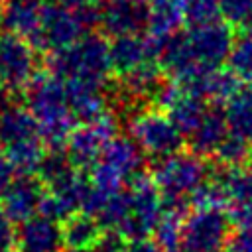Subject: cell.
Instances as JSON below:
<instances>
[{
  "mask_svg": "<svg viewBox=\"0 0 252 252\" xmlns=\"http://www.w3.org/2000/svg\"><path fill=\"white\" fill-rule=\"evenodd\" d=\"M63 252H77V250H63Z\"/></svg>",
  "mask_w": 252,
  "mask_h": 252,
  "instance_id": "cell-42",
  "label": "cell"
},
{
  "mask_svg": "<svg viewBox=\"0 0 252 252\" xmlns=\"http://www.w3.org/2000/svg\"><path fill=\"white\" fill-rule=\"evenodd\" d=\"M85 30L75 14V10L57 4H43L41 20L37 32L32 35L30 43L41 51H59L83 37Z\"/></svg>",
  "mask_w": 252,
  "mask_h": 252,
  "instance_id": "cell-9",
  "label": "cell"
},
{
  "mask_svg": "<svg viewBox=\"0 0 252 252\" xmlns=\"http://www.w3.org/2000/svg\"><path fill=\"white\" fill-rule=\"evenodd\" d=\"M183 22L191 28H201L213 22H219L220 16V2L219 0H177Z\"/></svg>",
  "mask_w": 252,
  "mask_h": 252,
  "instance_id": "cell-28",
  "label": "cell"
},
{
  "mask_svg": "<svg viewBox=\"0 0 252 252\" xmlns=\"http://www.w3.org/2000/svg\"><path fill=\"white\" fill-rule=\"evenodd\" d=\"M87 2H89V0H59V4H61V6L71 8V10H75V8H79V6L87 4Z\"/></svg>",
  "mask_w": 252,
  "mask_h": 252,
  "instance_id": "cell-40",
  "label": "cell"
},
{
  "mask_svg": "<svg viewBox=\"0 0 252 252\" xmlns=\"http://www.w3.org/2000/svg\"><path fill=\"white\" fill-rule=\"evenodd\" d=\"M222 252H252V228H238L232 232Z\"/></svg>",
  "mask_w": 252,
  "mask_h": 252,
  "instance_id": "cell-35",
  "label": "cell"
},
{
  "mask_svg": "<svg viewBox=\"0 0 252 252\" xmlns=\"http://www.w3.org/2000/svg\"><path fill=\"white\" fill-rule=\"evenodd\" d=\"M211 183L222 197L224 209L252 199V167L219 165L211 175Z\"/></svg>",
  "mask_w": 252,
  "mask_h": 252,
  "instance_id": "cell-16",
  "label": "cell"
},
{
  "mask_svg": "<svg viewBox=\"0 0 252 252\" xmlns=\"http://www.w3.org/2000/svg\"><path fill=\"white\" fill-rule=\"evenodd\" d=\"M26 108L37 122L41 142L47 144L49 150H65L75 130L67 83L51 73L35 75L26 89Z\"/></svg>",
  "mask_w": 252,
  "mask_h": 252,
  "instance_id": "cell-1",
  "label": "cell"
},
{
  "mask_svg": "<svg viewBox=\"0 0 252 252\" xmlns=\"http://www.w3.org/2000/svg\"><path fill=\"white\" fill-rule=\"evenodd\" d=\"M8 0H0V18H2V12H4V6H6Z\"/></svg>",
  "mask_w": 252,
  "mask_h": 252,
  "instance_id": "cell-41",
  "label": "cell"
},
{
  "mask_svg": "<svg viewBox=\"0 0 252 252\" xmlns=\"http://www.w3.org/2000/svg\"><path fill=\"white\" fill-rule=\"evenodd\" d=\"M228 132L244 140H252V85H242L224 104Z\"/></svg>",
  "mask_w": 252,
  "mask_h": 252,
  "instance_id": "cell-22",
  "label": "cell"
},
{
  "mask_svg": "<svg viewBox=\"0 0 252 252\" xmlns=\"http://www.w3.org/2000/svg\"><path fill=\"white\" fill-rule=\"evenodd\" d=\"M181 22L183 14L177 0H150V18L146 28L150 39H167L169 35L177 33Z\"/></svg>",
  "mask_w": 252,
  "mask_h": 252,
  "instance_id": "cell-24",
  "label": "cell"
},
{
  "mask_svg": "<svg viewBox=\"0 0 252 252\" xmlns=\"http://www.w3.org/2000/svg\"><path fill=\"white\" fill-rule=\"evenodd\" d=\"M230 224L222 209H193L183 219L179 252H222L232 234Z\"/></svg>",
  "mask_w": 252,
  "mask_h": 252,
  "instance_id": "cell-5",
  "label": "cell"
},
{
  "mask_svg": "<svg viewBox=\"0 0 252 252\" xmlns=\"http://www.w3.org/2000/svg\"><path fill=\"white\" fill-rule=\"evenodd\" d=\"M98 161L130 183L144 175V152L132 136H114L104 146Z\"/></svg>",
  "mask_w": 252,
  "mask_h": 252,
  "instance_id": "cell-14",
  "label": "cell"
},
{
  "mask_svg": "<svg viewBox=\"0 0 252 252\" xmlns=\"http://www.w3.org/2000/svg\"><path fill=\"white\" fill-rule=\"evenodd\" d=\"M130 136L146 156L156 159H163L181 152L185 142V136L173 124V120L158 110H138L132 114Z\"/></svg>",
  "mask_w": 252,
  "mask_h": 252,
  "instance_id": "cell-4",
  "label": "cell"
},
{
  "mask_svg": "<svg viewBox=\"0 0 252 252\" xmlns=\"http://www.w3.org/2000/svg\"><path fill=\"white\" fill-rule=\"evenodd\" d=\"M250 156H252V146L248 144V140L234 136L230 132L215 154L219 165H244L250 159Z\"/></svg>",
  "mask_w": 252,
  "mask_h": 252,
  "instance_id": "cell-32",
  "label": "cell"
},
{
  "mask_svg": "<svg viewBox=\"0 0 252 252\" xmlns=\"http://www.w3.org/2000/svg\"><path fill=\"white\" fill-rule=\"evenodd\" d=\"M67 96L69 108L75 122H94L106 114V96L102 85L83 83V81H69L67 83Z\"/></svg>",
  "mask_w": 252,
  "mask_h": 252,
  "instance_id": "cell-17",
  "label": "cell"
},
{
  "mask_svg": "<svg viewBox=\"0 0 252 252\" xmlns=\"http://www.w3.org/2000/svg\"><path fill=\"white\" fill-rule=\"evenodd\" d=\"M14 248L16 252H63V224L35 215L16 230Z\"/></svg>",
  "mask_w": 252,
  "mask_h": 252,
  "instance_id": "cell-13",
  "label": "cell"
},
{
  "mask_svg": "<svg viewBox=\"0 0 252 252\" xmlns=\"http://www.w3.org/2000/svg\"><path fill=\"white\" fill-rule=\"evenodd\" d=\"M49 73L69 81H83L104 85L108 73L112 71L110 63V43L96 33H87L73 45L53 51L47 57Z\"/></svg>",
  "mask_w": 252,
  "mask_h": 252,
  "instance_id": "cell-3",
  "label": "cell"
},
{
  "mask_svg": "<svg viewBox=\"0 0 252 252\" xmlns=\"http://www.w3.org/2000/svg\"><path fill=\"white\" fill-rule=\"evenodd\" d=\"M43 183L33 175H18L0 195V211L12 222H26L37 215L43 199Z\"/></svg>",
  "mask_w": 252,
  "mask_h": 252,
  "instance_id": "cell-11",
  "label": "cell"
},
{
  "mask_svg": "<svg viewBox=\"0 0 252 252\" xmlns=\"http://www.w3.org/2000/svg\"><path fill=\"white\" fill-rule=\"evenodd\" d=\"M220 2V16L228 26L252 28V0H219Z\"/></svg>",
  "mask_w": 252,
  "mask_h": 252,
  "instance_id": "cell-33",
  "label": "cell"
},
{
  "mask_svg": "<svg viewBox=\"0 0 252 252\" xmlns=\"http://www.w3.org/2000/svg\"><path fill=\"white\" fill-rule=\"evenodd\" d=\"M104 2H106V0H104Z\"/></svg>",
  "mask_w": 252,
  "mask_h": 252,
  "instance_id": "cell-43",
  "label": "cell"
},
{
  "mask_svg": "<svg viewBox=\"0 0 252 252\" xmlns=\"http://www.w3.org/2000/svg\"><path fill=\"white\" fill-rule=\"evenodd\" d=\"M124 252H165V250L156 240L142 238V240H130L126 244V250Z\"/></svg>",
  "mask_w": 252,
  "mask_h": 252,
  "instance_id": "cell-39",
  "label": "cell"
},
{
  "mask_svg": "<svg viewBox=\"0 0 252 252\" xmlns=\"http://www.w3.org/2000/svg\"><path fill=\"white\" fill-rule=\"evenodd\" d=\"M14 167L10 163V159L6 158L4 152H0V195L4 193V189L14 181Z\"/></svg>",
  "mask_w": 252,
  "mask_h": 252,
  "instance_id": "cell-38",
  "label": "cell"
},
{
  "mask_svg": "<svg viewBox=\"0 0 252 252\" xmlns=\"http://www.w3.org/2000/svg\"><path fill=\"white\" fill-rule=\"evenodd\" d=\"M181 232H183V215L163 211L159 222L154 228L156 242L165 252H179L181 250Z\"/></svg>",
  "mask_w": 252,
  "mask_h": 252,
  "instance_id": "cell-30",
  "label": "cell"
},
{
  "mask_svg": "<svg viewBox=\"0 0 252 252\" xmlns=\"http://www.w3.org/2000/svg\"><path fill=\"white\" fill-rule=\"evenodd\" d=\"M77 169L73 167L65 150H49V152H45V156L41 159V165L37 169V175H39L37 179L43 185H49V189H51V187L63 183Z\"/></svg>",
  "mask_w": 252,
  "mask_h": 252,
  "instance_id": "cell-27",
  "label": "cell"
},
{
  "mask_svg": "<svg viewBox=\"0 0 252 252\" xmlns=\"http://www.w3.org/2000/svg\"><path fill=\"white\" fill-rule=\"evenodd\" d=\"M4 154L10 159V163L18 175H33V173H37V169L41 165L45 150H43L41 138L35 136V138H30V140H24V142H18V144L6 148Z\"/></svg>",
  "mask_w": 252,
  "mask_h": 252,
  "instance_id": "cell-26",
  "label": "cell"
},
{
  "mask_svg": "<svg viewBox=\"0 0 252 252\" xmlns=\"http://www.w3.org/2000/svg\"><path fill=\"white\" fill-rule=\"evenodd\" d=\"M165 110H167V116L173 120V124L181 130V134L189 136L205 118L209 104L207 100L181 89V93L171 100V104Z\"/></svg>",
  "mask_w": 252,
  "mask_h": 252,
  "instance_id": "cell-23",
  "label": "cell"
},
{
  "mask_svg": "<svg viewBox=\"0 0 252 252\" xmlns=\"http://www.w3.org/2000/svg\"><path fill=\"white\" fill-rule=\"evenodd\" d=\"M126 244V238L118 230H104L98 234V238L87 252H124Z\"/></svg>",
  "mask_w": 252,
  "mask_h": 252,
  "instance_id": "cell-34",
  "label": "cell"
},
{
  "mask_svg": "<svg viewBox=\"0 0 252 252\" xmlns=\"http://www.w3.org/2000/svg\"><path fill=\"white\" fill-rule=\"evenodd\" d=\"M39 136L35 118L28 108L6 102L0 108V148H10L18 142Z\"/></svg>",
  "mask_w": 252,
  "mask_h": 252,
  "instance_id": "cell-20",
  "label": "cell"
},
{
  "mask_svg": "<svg viewBox=\"0 0 252 252\" xmlns=\"http://www.w3.org/2000/svg\"><path fill=\"white\" fill-rule=\"evenodd\" d=\"M130 215L120 226V234L130 240L148 238L163 215V201L154 179L140 175L130 183Z\"/></svg>",
  "mask_w": 252,
  "mask_h": 252,
  "instance_id": "cell-6",
  "label": "cell"
},
{
  "mask_svg": "<svg viewBox=\"0 0 252 252\" xmlns=\"http://www.w3.org/2000/svg\"><path fill=\"white\" fill-rule=\"evenodd\" d=\"M41 10H43V4H39V0H8L2 12L0 24L8 32L20 37H26L30 41L39 28Z\"/></svg>",
  "mask_w": 252,
  "mask_h": 252,
  "instance_id": "cell-21",
  "label": "cell"
},
{
  "mask_svg": "<svg viewBox=\"0 0 252 252\" xmlns=\"http://www.w3.org/2000/svg\"><path fill=\"white\" fill-rule=\"evenodd\" d=\"M250 158H252V156H250Z\"/></svg>",
  "mask_w": 252,
  "mask_h": 252,
  "instance_id": "cell-44",
  "label": "cell"
},
{
  "mask_svg": "<svg viewBox=\"0 0 252 252\" xmlns=\"http://www.w3.org/2000/svg\"><path fill=\"white\" fill-rule=\"evenodd\" d=\"M228 69L240 81H252V33L244 32L232 43L228 55Z\"/></svg>",
  "mask_w": 252,
  "mask_h": 252,
  "instance_id": "cell-31",
  "label": "cell"
},
{
  "mask_svg": "<svg viewBox=\"0 0 252 252\" xmlns=\"http://www.w3.org/2000/svg\"><path fill=\"white\" fill-rule=\"evenodd\" d=\"M128 215H130V193L120 191L104 203V207L100 209V213L94 219L106 230H120V226L124 224Z\"/></svg>",
  "mask_w": 252,
  "mask_h": 252,
  "instance_id": "cell-29",
  "label": "cell"
},
{
  "mask_svg": "<svg viewBox=\"0 0 252 252\" xmlns=\"http://www.w3.org/2000/svg\"><path fill=\"white\" fill-rule=\"evenodd\" d=\"M35 47L12 32L0 33V91L18 93L35 77Z\"/></svg>",
  "mask_w": 252,
  "mask_h": 252,
  "instance_id": "cell-7",
  "label": "cell"
},
{
  "mask_svg": "<svg viewBox=\"0 0 252 252\" xmlns=\"http://www.w3.org/2000/svg\"><path fill=\"white\" fill-rule=\"evenodd\" d=\"M118 136V120L112 114H104L94 122L81 124L75 128L69 136V142L65 146V152L73 163L75 169L94 167L100 159V154L104 146Z\"/></svg>",
  "mask_w": 252,
  "mask_h": 252,
  "instance_id": "cell-8",
  "label": "cell"
},
{
  "mask_svg": "<svg viewBox=\"0 0 252 252\" xmlns=\"http://www.w3.org/2000/svg\"><path fill=\"white\" fill-rule=\"evenodd\" d=\"M148 61H156V51L150 37H142L140 33H134V35H120L110 41L112 71H116L120 77Z\"/></svg>",
  "mask_w": 252,
  "mask_h": 252,
  "instance_id": "cell-15",
  "label": "cell"
},
{
  "mask_svg": "<svg viewBox=\"0 0 252 252\" xmlns=\"http://www.w3.org/2000/svg\"><path fill=\"white\" fill-rule=\"evenodd\" d=\"M226 136H228V124L224 118V110L219 104H211L201 124L187 138L191 152L205 158V156H215Z\"/></svg>",
  "mask_w": 252,
  "mask_h": 252,
  "instance_id": "cell-18",
  "label": "cell"
},
{
  "mask_svg": "<svg viewBox=\"0 0 252 252\" xmlns=\"http://www.w3.org/2000/svg\"><path fill=\"white\" fill-rule=\"evenodd\" d=\"M209 163L193 152H177L158 159L154 167V183L158 185L165 213L185 215L191 197L209 181Z\"/></svg>",
  "mask_w": 252,
  "mask_h": 252,
  "instance_id": "cell-2",
  "label": "cell"
},
{
  "mask_svg": "<svg viewBox=\"0 0 252 252\" xmlns=\"http://www.w3.org/2000/svg\"><path fill=\"white\" fill-rule=\"evenodd\" d=\"M100 234V224L94 217L79 213L63 222V240L67 250L87 252Z\"/></svg>",
  "mask_w": 252,
  "mask_h": 252,
  "instance_id": "cell-25",
  "label": "cell"
},
{
  "mask_svg": "<svg viewBox=\"0 0 252 252\" xmlns=\"http://www.w3.org/2000/svg\"><path fill=\"white\" fill-rule=\"evenodd\" d=\"M12 224L14 222L0 211V252H12L16 246V230Z\"/></svg>",
  "mask_w": 252,
  "mask_h": 252,
  "instance_id": "cell-37",
  "label": "cell"
},
{
  "mask_svg": "<svg viewBox=\"0 0 252 252\" xmlns=\"http://www.w3.org/2000/svg\"><path fill=\"white\" fill-rule=\"evenodd\" d=\"M197 61L205 67H220L232 49V30L226 22H213L187 32Z\"/></svg>",
  "mask_w": 252,
  "mask_h": 252,
  "instance_id": "cell-12",
  "label": "cell"
},
{
  "mask_svg": "<svg viewBox=\"0 0 252 252\" xmlns=\"http://www.w3.org/2000/svg\"><path fill=\"white\" fill-rule=\"evenodd\" d=\"M150 0H106L100 8V28L110 37L134 35L148 28Z\"/></svg>",
  "mask_w": 252,
  "mask_h": 252,
  "instance_id": "cell-10",
  "label": "cell"
},
{
  "mask_svg": "<svg viewBox=\"0 0 252 252\" xmlns=\"http://www.w3.org/2000/svg\"><path fill=\"white\" fill-rule=\"evenodd\" d=\"M228 217H230V222L236 224L238 228H252V199L230 207Z\"/></svg>",
  "mask_w": 252,
  "mask_h": 252,
  "instance_id": "cell-36",
  "label": "cell"
},
{
  "mask_svg": "<svg viewBox=\"0 0 252 252\" xmlns=\"http://www.w3.org/2000/svg\"><path fill=\"white\" fill-rule=\"evenodd\" d=\"M161 67L158 61H148L136 67L134 71L122 75V100L126 106L138 104L148 98H156L158 91L161 89Z\"/></svg>",
  "mask_w": 252,
  "mask_h": 252,
  "instance_id": "cell-19",
  "label": "cell"
}]
</instances>
